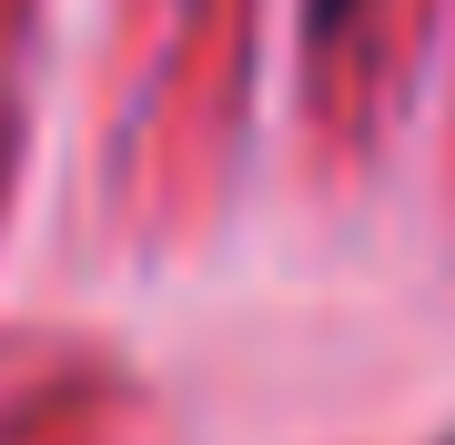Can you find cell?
<instances>
[{
  "mask_svg": "<svg viewBox=\"0 0 455 445\" xmlns=\"http://www.w3.org/2000/svg\"><path fill=\"white\" fill-rule=\"evenodd\" d=\"M344 11H355V0H304V20H314V41H324V31H334Z\"/></svg>",
  "mask_w": 455,
  "mask_h": 445,
  "instance_id": "obj_1",
  "label": "cell"
},
{
  "mask_svg": "<svg viewBox=\"0 0 455 445\" xmlns=\"http://www.w3.org/2000/svg\"><path fill=\"white\" fill-rule=\"evenodd\" d=\"M445 445H455V435H445Z\"/></svg>",
  "mask_w": 455,
  "mask_h": 445,
  "instance_id": "obj_2",
  "label": "cell"
}]
</instances>
